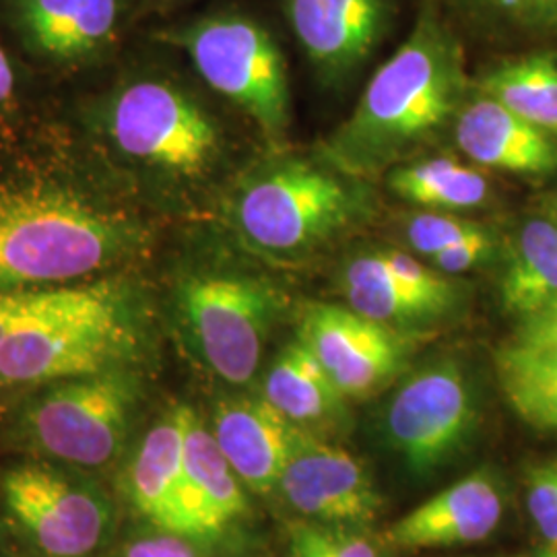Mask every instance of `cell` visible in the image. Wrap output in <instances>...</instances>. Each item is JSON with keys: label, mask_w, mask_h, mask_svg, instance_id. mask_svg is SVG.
I'll use <instances>...</instances> for the list:
<instances>
[{"label": "cell", "mask_w": 557, "mask_h": 557, "mask_svg": "<svg viewBox=\"0 0 557 557\" xmlns=\"http://www.w3.org/2000/svg\"><path fill=\"white\" fill-rule=\"evenodd\" d=\"M524 498L541 537L557 545V460L539 462L529 469Z\"/></svg>", "instance_id": "29"}, {"label": "cell", "mask_w": 557, "mask_h": 557, "mask_svg": "<svg viewBox=\"0 0 557 557\" xmlns=\"http://www.w3.org/2000/svg\"><path fill=\"white\" fill-rule=\"evenodd\" d=\"M145 347V308L120 278L0 289V386L135 368Z\"/></svg>", "instance_id": "2"}, {"label": "cell", "mask_w": 557, "mask_h": 557, "mask_svg": "<svg viewBox=\"0 0 557 557\" xmlns=\"http://www.w3.org/2000/svg\"><path fill=\"white\" fill-rule=\"evenodd\" d=\"M285 304L273 278L232 264L186 269L174 285L182 335L218 379L234 386L257 379Z\"/></svg>", "instance_id": "5"}, {"label": "cell", "mask_w": 557, "mask_h": 557, "mask_svg": "<svg viewBox=\"0 0 557 557\" xmlns=\"http://www.w3.org/2000/svg\"><path fill=\"white\" fill-rule=\"evenodd\" d=\"M475 416V391L465 366L442 358L400 382L388 400L384 428L411 471L430 473L455 457Z\"/></svg>", "instance_id": "10"}, {"label": "cell", "mask_w": 557, "mask_h": 557, "mask_svg": "<svg viewBox=\"0 0 557 557\" xmlns=\"http://www.w3.org/2000/svg\"><path fill=\"white\" fill-rule=\"evenodd\" d=\"M0 545H2V537H0ZM0 557H2V554H0Z\"/></svg>", "instance_id": "35"}, {"label": "cell", "mask_w": 557, "mask_h": 557, "mask_svg": "<svg viewBox=\"0 0 557 557\" xmlns=\"http://www.w3.org/2000/svg\"><path fill=\"white\" fill-rule=\"evenodd\" d=\"M275 492L301 517L326 524H368L379 517L382 504L356 455L304 428Z\"/></svg>", "instance_id": "14"}, {"label": "cell", "mask_w": 557, "mask_h": 557, "mask_svg": "<svg viewBox=\"0 0 557 557\" xmlns=\"http://www.w3.org/2000/svg\"><path fill=\"white\" fill-rule=\"evenodd\" d=\"M15 85H17L15 69H13V64H11L9 54H7L4 48L0 46V110L7 108V106L13 101Z\"/></svg>", "instance_id": "33"}, {"label": "cell", "mask_w": 557, "mask_h": 557, "mask_svg": "<svg viewBox=\"0 0 557 557\" xmlns=\"http://www.w3.org/2000/svg\"><path fill=\"white\" fill-rule=\"evenodd\" d=\"M9 11L34 54L57 64H81L116 41L124 0H9Z\"/></svg>", "instance_id": "16"}, {"label": "cell", "mask_w": 557, "mask_h": 557, "mask_svg": "<svg viewBox=\"0 0 557 557\" xmlns=\"http://www.w3.org/2000/svg\"><path fill=\"white\" fill-rule=\"evenodd\" d=\"M292 557H382L372 539L347 524L301 522L292 529Z\"/></svg>", "instance_id": "26"}, {"label": "cell", "mask_w": 557, "mask_h": 557, "mask_svg": "<svg viewBox=\"0 0 557 557\" xmlns=\"http://www.w3.org/2000/svg\"><path fill=\"white\" fill-rule=\"evenodd\" d=\"M494 246H496L494 236L483 227L475 236L458 242L428 262L440 273L455 277L460 273L478 269L479 264H485L494 255Z\"/></svg>", "instance_id": "30"}, {"label": "cell", "mask_w": 557, "mask_h": 557, "mask_svg": "<svg viewBox=\"0 0 557 557\" xmlns=\"http://www.w3.org/2000/svg\"><path fill=\"white\" fill-rule=\"evenodd\" d=\"M103 131L122 158L176 186L215 178L227 156L218 119L186 87L165 77L122 85L106 108Z\"/></svg>", "instance_id": "6"}, {"label": "cell", "mask_w": 557, "mask_h": 557, "mask_svg": "<svg viewBox=\"0 0 557 557\" xmlns=\"http://www.w3.org/2000/svg\"><path fill=\"white\" fill-rule=\"evenodd\" d=\"M221 98L255 122L275 151L287 149L292 96L285 57L273 34L242 13H213L168 34Z\"/></svg>", "instance_id": "7"}, {"label": "cell", "mask_w": 557, "mask_h": 557, "mask_svg": "<svg viewBox=\"0 0 557 557\" xmlns=\"http://www.w3.org/2000/svg\"><path fill=\"white\" fill-rule=\"evenodd\" d=\"M556 221H557V202H556Z\"/></svg>", "instance_id": "36"}, {"label": "cell", "mask_w": 557, "mask_h": 557, "mask_svg": "<svg viewBox=\"0 0 557 557\" xmlns=\"http://www.w3.org/2000/svg\"><path fill=\"white\" fill-rule=\"evenodd\" d=\"M478 91L557 140V57L529 54L487 71Z\"/></svg>", "instance_id": "24"}, {"label": "cell", "mask_w": 557, "mask_h": 557, "mask_svg": "<svg viewBox=\"0 0 557 557\" xmlns=\"http://www.w3.org/2000/svg\"><path fill=\"white\" fill-rule=\"evenodd\" d=\"M299 430L262 395L221 400L211 425L221 453L244 487L260 496L277 490Z\"/></svg>", "instance_id": "18"}, {"label": "cell", "mask_w": 557, "mask_h": 557, "mask_svg": "<svg viewBox=\"0 0 557 557\" xmlns=\"http://www.w3.org/2000/svg\"><path fill=\"white\" fill-rule=\"evenodd\" d=\"M143 221L73 182L0 176V289L71 285L137 257Z\"/></svg>", "instance_id": "3"}, {"label": "cell", "mask_w": 557, "mask_h": 557, "mask_svg": "<svg viewBox=\"0 0 557 557\" xmlns=\"http://www.w3.org/2000/svg\"><path fill=\"white\" fill-rule=\"evenodd\" d=\"M510 314L531 319L557 304V221L531 220L520 230L502 283Z\"/></svg>", "instance_id": "22"}, {"label": "cell", "mask_w": 557, "mask_h": 557, "mask_svg": "<svg viewBox=\"0 0 557 557\" xmlns=\"http://www.w3.org/2000/svg\"><path fill=\"white\" fill-rule=\"evenodd\" d=\"M116 557H202L193 541L178 533L160 531L128 539Z\"/></svg>", "instance_id": "31"}, {"label": "cell", "mask_w": 557, "mask_h": 557, "mask_svg": "<svg viewBox=\"0 0 557 557\" xmlns=\"http://www.w3.org/2000/svg\"><path fill=\"white\" fill-rule=\"evenodd\" d=\"M388 186L400 199L442 213L473 211L492 195L490 180L479 168L453 158L400 163L388 172Z\"/></svg>", "instance_id": "23"}, {"label": "cell", "mask_w": 557, "mask_h": 557, "mask_svg": "<svg viewBox=\"0 0 557 557\" xmlns=\"http://www.w3.org/2000/svg\"><path fill=\"white\" fill-rule=\"evenodd\" d=\"M188 405H174L161 416L124 469V494L140 517L156 529L190 539L184 506V440Z\"/></svg>", "instance_id": "17"}, {"label": "cell", "mask_w": 557, "mask_h": 557, "mask_svg": "<svg viewBox=\"0 0 557 557\" xmlns=\"http://www.w3.org/2000/svg\"><path fill=\"white\" fill-rule=\"evenodd\" d=\"M453 137L458 151L481 168L531 176L557 170V140L478 89L462 103Z\"/></svg>", "instance_id": "19"}, {"label": "cell", "mask_w": 557, "mask_h": 557, "mask_svg": "<svg viewBox=\"0 0 557 557\" xmlns=\"http://www.w3.org/2000/svg\"><path fill=\"white\" fill-rule=\"evenodd\" d=\"M469 89L457 34L434 4H425L320 156L356 178L388 174L453 128Z\"/></svg>", "instance_id": "1"}, {"label": "cell", "mask_w": 557, "mask_h": 557, "mask_svg": "<svg viewBox=\"0 0 557 557\" xmlns=\"http://www.w3.org/2000/svg\"><path fill=\"white\" fill-rule=\"evenodd\" d=\"M262 397L304 430L345 418L347 398L301 341H292L273 359L262 382Z\"/></svg>", "instance_id": "21"}, {"label": "cell", "mask_w": 557, "mask_h": 557, "mask_svg": "<svg viewBox=\"0 0 557 557\" xmlns=\"http://www.w3.org/2000/svg\"><path fill=\"white\" fill-rule=\"evenodd\" d=\"M537 557H557V545L547 543V545H545V549H541V552H539Z\"/></svg>", "instance_id": "34"}, {"label": "cell", "mask_w": 557, "mask_h": 557, "mask_svg": "<svg viewBox=\"0 0 557 557\" xmlns=\"http://www.w3.org/2000/svg\"><path fill=\"white\" fill-rule=\"evenodd\" d=\"M498 374L518 418L537 430H557V345L510 343L499 351Z\"/></svg>", "instance_id": "25"}, {"label": "cell", "mask_w": 557, "mask_h": 557, "mask_svg": "<svg viewBox=\"0 0 557 557\" xmlns=\"http://www.w3.org/2000/svg\"><path fill=\"white\" fill-rule=\"evenodd\" d=\"M230 223L246 250L277 267L319 259L374 213L368 180L320 158L275 151L239 180Z\"/></svg>", "instance_id": "4"}, {"label": "cell", "mask_w": 557, "mask_h": 557, "mask_svg": "<svg viewBox=\"0 0 557 557\" xmlns=\"http://www.w3.org/2000/svg\"><path fill=\"white\" fill-rule=\"evenodd\" d=\"M143 398L135 368L46 384L23 407L17 432L36 455L75 469H101L122 455Z\"/></svg>", "instance_id": "8"}, {"label": "cell", "mask_w": 557, "mask_h": 557, "mask_svg": "<svg viewBox=\"0 0 557 557\" xmlns=\"http://www.w3.org/2000/svg\"><path fill=\"white\" fill-rule=\"evenodd\" d=\"M483 230L478 221L462 220L455 213H442V211H423L413 213L405 221V242L425 260L434 259L446 248L455 246L462 239L471 238Z\"/></svg>", "instance_id": "28"}, {"label": "cell", "mask_w": 557, "mask_h": 557, "mask_svg": "<svg viewBox=\"0 0 557 557\" xmlns=\"http://www.w3.org/2000/svg\"><path fill=\"white\" fill-rule=\"evenodd\" d=\"M298 341L319 359L347 400L372 397L397 379L409 341L349 306L312 301L299 312Z\"/></svg>", "instance_id": "12"}, {"label": "cell", "mask_w": 557, "mask_h": 557, "mask_svg": "<svg viewBox=\"0 0 557 557\" xmlns=\"http://www.w3.org/2000/svg\"><path fill=\"white\" fill-rule=\"evenodd\" d=\"M283 13L312 71L338 89L356 79L393 25V0H283Z\"/></svg>", "instance_id": "13"}, {"label": "cell", "mask_w": 557, "mask_h": 557, "mask_svg": "<svg viewBox=\"0 0 557 557\" xmlns=\"http://www.w3.org/2000/svg\"><path fill=\"white\" fill-rule=\"evenodd\" d=\"M475 20L557 36V0H455Z\"/></svg>", "instance_id": "27"}, {"label": "cell", "mask_w": 557, "mask_h": 557, "mask_svg": "<svg viewBox=\"0 0 557 557\" xmlns=\"http://www.w3.org/2000/svg\"><path fill=\"white\" fill-rule=\"evenodd\" d=\"M184 475L190 539L215 537L246 512V487L195 409L186 425Z\"/></svg>", "instance_id": "20"}, {"label": "cell", "mask_w": 557, "mask_h": 557, "mask_svg": "<svg viewBox=\"0 0 557 557\" xmlns=\"http://www.w3.org/2000/svg\"><path fill=\"white\" fill-rule=\"evenodd\" d=\"M517 345L522 347H552L557 345V304L539 312L535 317L524 320L518 337Z\"/></svg>", "instance_id": "32"}, {"label": "cell", "mask_w": 557, "mask_h": 557, "mask_svg": "<svg viewBox=\"0 0 557 557\" xmlns=\"http://www.w3.org/2000/svg\"><path fill=\"white\" fill-rule=\"evenodd\" d=\"M81 469L29 460L0 475V496L21 535L41 557H91L116 529L114 502Z\"/></svg>", "instance_id": "9"}, {"label": "cell", "mask_w": 557, "mask_h": 557, "mask_svg": "<svg viewBox=\"0 0 557 557\" xmlns=\"http://www.w3.org/2000/svg\"><path fill=\"white\" fill-rule=\"evenodd\" d=\"M338 289L347 306L398 333L453 314L462 299L455 278L403 250H366L345 260Z\"/></svg>", "instance_id": "11"}, {"label": "cell", "mask_w": 557, "mask_h": 557, "mask_svg": "<svg viewBox=\"0 0 557 557\" xmlns=\"http://www.w3.org/2000/svg\"><path fill=\"white\" fill-rule=\"evenodd\" d=\"M504 517L496 479L475 471L398 518L386 539L398 549H446L490 537Z\"/></svg>", "instance_id": "15"}]
</instances>
